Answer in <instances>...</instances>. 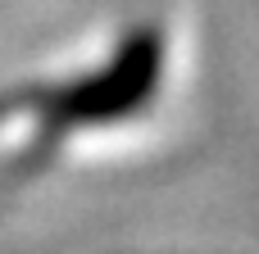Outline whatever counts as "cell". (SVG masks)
<instances>
[{"label":"cell","instance_id":"cell-1","mask_svg":"<svg viewBox=\"0 0 259 254\" xmlns=\"http://www.w3.org/2000/svg\"><path fill=\"white\" fill-rule=\"evenodd\" d=\"M159 64H164V41L159 32L141 27L123 41V50L82 86H73L59 100V118L64 123H109L132 114L137 105L150 100V91L159 86Z\"/></svg>","mask_w":259,"mask_h":254}]
</instances>
